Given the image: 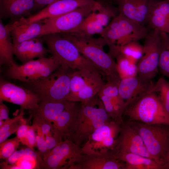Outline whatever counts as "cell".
Segmentation results:
<instances>
[{
    "label": "cell",
    "instance_id": "60d3db41",
    "mask_svg": "<svg viewBox=\"0 0 169 169\" xmlns=\"http://www.w3.org/2000/svg\"><path fill=\"white\" fill-rule=\"evenodd\" d=\"M20 125L19 121L15 122L6 131L0 135V144L7 139L11 135L16 132Z\"/></svg>",
    "mask_w": 169,
    "mask_h": 169
},
{
    "label": "cell",
    "instance_id": "f35d334b",
    "mask_svg": "<svg viewBox=\"0 0 169 169\" xmlns=\"http://www.w3.org/2000/svg\"><path fill=\"white\" fill-rule=\"evenodd\" d=\"M63 140L58 135L53 134L52 135H48L45 136V141L48 150L50 151Z\"/></svg>",
    "mask_w": 169,
    "mask_h": 169
},
{
    "label": "cell",
    "instance_id": "44dd1931",
    "mask_svg": "<svg viewBox=\"0 0 169 169\" xmlns=\"http://www.w3.org/2000/svg\"><path fill=\"white\" fill-rule=\"evenodd\" d=\"M13 23L14 26L11 32L13 45L39 38L44 25L42 20L30 23H22L18 20Z\"/></svg>",
    "mask_w": 169,
    "mask_h": 169
},
{
    "label": "cell",
    "instance_id": "f1b7e54d",
    "mask_svg": "<svg viewBox=\"0 0 169 169\" xmlns=\"http://www.w3.org/2000/svg\"><path fill=\"white\" fill-rule=\"evenodd\" d=\"M160 32L161 45L158 70L168 78L169 82V34L163 32Z\"/></svg>",
    "mask_w": 169,
    "mask_h": 169
},
{
    "label": "cell",
    "instance_id": "4fadbf2b",
    "mask_svg": "<svg viewBox=\"0 0 169 169\" xmlns=\"http://www.w3.org/2000/svg\"><path fill=\"white\" fill-rule=\"evenodd\" d=\"M125 164L110 150L101 153H82L73 161L68 169H125Z\"/></svg>",
    "mask_w": 169,
    "mask_h": 169
},
{
    "label": "cell",
    "instance_id": "7dc6e473",
    "mask_svg": "<svg viewBox=\"0 0 169 169\" xmlns=\"http://www.w3.org/2000/svg\"></svg>",
    "mask_w": 169,
    "mask_h": 169
},
{
    "label": "cell",
    "instance_id": "cb8c5ba5",
    "mask_svg": "<svg viewBox=\"0 0 169 169\" xmlns=\"http://www.w3.org/2000/svg\"><path fill=\"white\" fill-rule=\"evenodd\" d=\"M112 151L118 160L125 164V169H164L162 164L151 158L133 153Z\"/></svg>",
    "mask_w": 169,
    "mask_h": 169
},
{
    "label": "cell",
    "instance_id": "f6af8a7d",
    "mask_svg": "<svg viewBox=\"0 0 169 169\" xmlns=\"http://www.w3.org/2000/svg\"><path fill=\"white\" fill-rule=\"evenodd\" d=\"M164 169H169V148L164 160Z\"/></svg>",
    "mask_w": 169,
    "mask_h": 169
},
{
    "label": "cell",
    "instance_id": "7bdbcfd3",
    "mask_svg": "<svg viewBox=\"0 0 169 169\" xmlns=\"http://www.w3.org/2000/svg\"><path fill=\"white\" fill-rule=\"evenodd\" d=\"M56 0H34V7L33 12L41 10Z\"/></svg>",
    "mask_w": 169,
    "mask_h": 169
},
{
    "label": "cell",
    "instance_id": "8fae6325",
    "mask_svg": "<svg viewBox=\"0 0 169 169\" xmlns=\"http://www.w3.org/2000/svg\"><path fill=\"white\" fill-rule=\"evenodd\" d=\"M121 125L110 120L96 129L81 147L82 153H101L112 150L119 134Z\"/></svg>",
    "mask_w": 169,
    "mask_h": 169
},
{
    "label": "cell",
    "instance_id": "9c48e42d",
    "mask_svg": "<svg viewBox=\"0 0 169 169\" xmlns=\"http://www.w3.org/2000/svg\"><path fill=\"white\" fill-rule=\"evenodd\" d=\"M101 3L83 6L65 14L42 20L43 25L40 37L49 34L68 33L77 27L90 13L97 11Z\"/></svg>",
    "mask_w": 169,
    "mask_h": 169
},
{
    "label": "cell",
    "instance_id": "3957f363",
    "mask_svg": "<svg viewBox=\"0 0 169 169\" xmlns=\"http://www.w3.org/2000/svg\"><path fill=\"white\" fill-rule=\"evenodd\" d=\"M40 38L47 45L51 57L60 66L72 69H87L101 73L73 43L60 34H47Z\"/></svg>",
    "mask_w": 169,
    "mask_h": 169
},
{
    "label": "cell",
    "instance_id": "74e56055",
    "mask_svg": "<svg viewBox=\"0 0 169 169\" xmlns=\"http://www.w3.org/2000/svg\"><path fill=\"white\" fill-rule=\"evenodd\" d=\"M35 130V127L32 125L29 128L26 135V146L33 150L34 147L36 145Z\"/></svg>",
    "mask_w": 169,
    "mask_h": 169
},
{
    "label": "cell",
    "instance_id": "d6986e66",
    "mask_svg": "<svg viewBox=\"0 0 169 169\" xmlns=\"http://www.w3.org/2000/svg\"><path fill=\"white\" fill-rule=\"evenodd\" d=\"M34 7V0H0V18L18 21L31 15Z\"/></svg>",
    "mask_w": 169,
    "mask_h": 169
},
{
    "label": "cell",
    "instance_id": "83f0119b",
    "mask_svg": "<svg viewBox=\"0 0 169 169\" xmlns=\"http://www.w3.org/2000/svg\"><path fill=\"white\" fill-rule=\"evenodd\" d=\"M95 11L90 13L77 27L68 33L88 36H92L96 34H100L104 28L95 20Z\"/></svg>",
    "mask_w": 169,
    "mask_h": 169
},
{
    "label": "cell",
    "instance_id": "5bb4252c",
    "mask_svg": "<svg viewBox=\"0 0 169 169\" xmlns=\"http://www.w3.org/2000/svg\"><path fill=\"white\" fill-rule=\"evenodd\" d=\"M112 150L138 154L155 160L147 149L141 136L127 122H123ZM157 162V161H156Z\"/></svg>",
    "mask_w": 169,
    "mask_h": 169
},
{
    "label": "cell",
    "instance_id": "1f68e13d",
    "mask_svg": "<svg viewBox=\"0 0 169 169\" xmlns=\"http://www.w3.org/2000/svg\"><path fill=\"white\" fill-rule=\"evenodd\" d=\"M152 92L156 93L164 108L169 114V82L161 77L154 84Z\"/></svg>",
    "mask_w": 169,
    "mask_h": 169
},
{
    "label": "cell",
    "instance_id": "30bf717a",
    "mask_svg": "<svg viewBox=\"0 0 169 169\" xmlns=\"http://www.w3.org/2000/svg\"><path fill=\"white\" fill-rule=\"evenodd\" d=\"M144 39L143 54L136 65L137 75L143 79L151 80L158 70L161 45L160 31L150 29Z\"/></svg>",
    "mask_w": 169,
    "mask_h": 169
},
{
    "label": "cell",
    "instance_id": "603a6c76",
    "mask_svg": "<svg viewBox=\"0 0 169 169\" xmlns=\"http://www.w3.org/2000/svg\"><path fill=\"white\" fill-rule=\"evenodd\" d=\"M13 22L4 25L0 19V65L11 66L16 63L13 55V44L11 31Z\"/></svg>",
    "mask_w": 169,
    "mask_h": 169
},
{
    "label": "cell",
    "instance_id": "c3c4849f",
    "mask_svg": "<svg viewBox=\"0 0 169 169\" xmlns=\"http://www.w3.org/2000/svg\"><path fill=\"white\" fill-rule=\"evenodd\" d=\"M168 1H169V0H168Z\"/></svg>",
    "mask_w": 169,
    "mask_h": 169
},
{
    "label": "cell",
    "instance_id": "9a60e30c",
    "mask_svg": "<svg viewBox=\"0 0 169 169\" xmlns=\"http://www.w3.org/2000/svg\"><path fill=\"white\" fill-rule=\"evenodd\" d=\"M95 0H57L47 5L35 14L19 20L22 23L34 22L57 17L85 6L94 4Z\"/></svg>",
    "mask_w": 169,
    "mask_h": 169
},
{
    "label": "cell",
    "instance_id": "ba28073f",
    "mask_svg": "<svg viewBox=\"0 0 169 169\" xmlns=\"http://www.w3.org/2000/svg\"><path fill=\"white\" fill-rule=\"evenodd\" d=\"M60 66L51 57H42L21 65L15 64L8 67L5 75L22 82H31L48 76Z\"/></svg>",
    "mask_w": 169,
    "mask_h": 169
},
{
    "label": "cell",
    "instance_id": "4316f807",
    "mask_svg": "<svg viewBox=\"0 0 169 169\" xmlns=\"http://www.w3.org/2000/svg\"><path fill=\"white\" fill-rule=\"evenodd\" d=\"M108 46L109 54H120L135 64L143 54V45L139 44L138 41L132 42L123 46L110 43Z\"/></svg>",
    "mask_w": 169,
    "mask_h": 169
},
{
    "label": "cell",
    "instance_id": "bcb514c9",
    "mask_svg": "<svg viewBox=\"0 0 169 169\" xmlns=\"http://www.w3.org/2000/svg\"><path fill=\"white\" fill-rule=\"evenodd\" d=\"M168 33L169 34V31H168Z\"/></svg>",
    "mask_w": 169,
    "mask_h": 169
},
{
    "label": "cell",
    "instance_id": "6da1fadb",
    "mask_svg": "<svg viewBox=\"0 0 169 169\" xmlns=\"http://www.w3.org/2000/svg\"><path fill=\"white\" fill-rule=\"evenodd\" d=\"M73 43L80 53L90 60L107 80L119 83L121 79L118 74L114 59L104 50L108 41L102 38H94L73 33H60Z\"/></svg>",
    "mask_w": 169,
    "mask_h": 169
},
{
    "label": "cell",
    "instance_id": "ffe728a7",
    "mask_svg": "<svg viewBox=\"0 0 169 169\" xmlns=\"http://www.w3.org/2000/svg\"><path fill=\"white\" fill-rule=\"evenodd\" d=\"M149 29H156L168 33L169 29V1H157L151 9L145 26Z\"/></svg>",
    "mask_w": 169,
    "mask_h": 169
},
{
    "label": "cell",
    "instance_id": "f546056e",
    "mask_svg": "<svg viewBox=\"0 0 169 169\" xmlns=\"http://www.w3.org/2000/svg\"><path fill=\"white\" fill-rule=\"evenodd\" d=\"M111 56L116 60L117 70L121 79L137 75L136 64L119 54H114Z\"/></svg>",
    "mask_w": 169,
    "mask_h": 169
},
{
    "label": "cell",
    "instance_id": "d4e9b609",
    "mask_svg": "<svg viewBox=\"0 0 169 169\" xmlns=\"http://www.w3.org/2000/svg\"><path fill=\"white\" fill-rule=\"evenodd\" d=\"M101 74L99 72L87 69H73L71 77L70 92L67 100L74 102L78 92L84 89Z\"/></svg>",
    "mask_w": 169,
    "mask_h": 169
},
{
    "label": "cell",
    "instance_id": "484cf974",
    "mask_svg": "<svg viewBox=\"0 0 169 169\" xmlns=\"http://www.w3.org/2000/svg\"><path fill=\"white\" fill-rule=\"evenodd\" d=\"M76 103L68 100L57 102L40 101L36 107L30 110L37 112L48 121L53 123L64 110Z\"/></svg>",
    "mask_w": 169,
    "mask_h": 169
},
{
    "label": "cell",
    "instance_id": "e0dca14e",
    "mask_svg": "<svg viewBox=\"0 0 169 169\" xmlns=\"http://www.w3.org/2000/svg\"><path fill=\"white\" fill-rule=\"evenodd\" d=\"M154 84L151 80L136 75L121 79L118 88L119 94L126 107L144 95L152 92Z\"/></svg>",
    "mask_w": 169,
    "mask_h": 169
},
{
    "label": "cell",
    "instance_id": "4dcf8cb0",
    "mask_svg": "<svg viewBox=\"0 0 169 169\" xmlns=\"http://www.w3.org/2000/svg\"><path fill=\"white\" fill-rule=\"evenodd\" d=\"M101 3V6L94 12L96 21L104 27L106 26L111 19L119 14L117 8H115L108 3Z\"/></svg>",
    "mask_w": 169,
    "mask_h": 169
},
{
    "label": "cell",
    "instance_id": "2e32d148",
    "mask_svg": "<svg viewBox=\"0 0 169 169\" xmlns=\"http://www.w3.org/2000/svg\"><path fill=\"white\" fill-rule=\"evenodd\" d=\"M119 13L136 23L145 26L156 0H113Z\"/></svg>",
    "mask_w": 169,
    "mask_h": 169
},
{
    "label": "cell",
    "instance_id": "7c38bea8",
    "mask_svg": "<svg viewBox=\"0 0 169 169\" xmlns=\"http://www.w3.org/2000/svg\"><path fill=\"white\" fill-rule=\"evenodd\" d=\"M3 101L19 105L20 108L29 110L36 107L40 100L38 95L30 90L1 78L0 103Z\"/></svg>",
    "mask_w": 169,
    "mask_h": 169
},
{
    "label": "cell",
    "instance_id": "7402d4cb",
    "mask_svg": "<svg viewBox=\"0 0 169 169\" xmlns=\"http://www.w3.org/2000/svg\"><path fill=\"white\" fill-rule=\"evenodd\" d=\"M80 107L76 103L64 110L53 123V132L62 140L69 139L77 116Z\"/></svg>",
    "mask_w": 169,
    "mask_h": 169
},
{
    "label": "cell",
    "instance_id": "ee69618b",
    "mask_svg": "<svg viewBox=\"0 0 169 169\" xmlns=\"http://www.w3.org/2000/svg\"><path fill=\"white\" fill-rule=\"evenodd\" d=\"M0 103V120H4L9 118L8 116L9 109L3 102Z\"/></svg>",
    "mask_w": 169,
    "mask_h": 169
},
{
    "label": "cell",
    "instance_id": "8d00e7d4",
    "mask_svg": "<svg viewBox=\"0 0 169 169\" xmlns=\"http://www.w3.org/2000/svg\"><path fill=\"white\" fill-rule=\"evenodd\" d=\"M36 146L38 149V152L43 159L44 156L49 152L46 146L45 137L42 134L38 133L36 136Z\"/></svg>",
    "mask_w": 169,
    "mask_h": 169
},
{
    "label": "cell",
    "instance_id": "52a82bcc",
    "mask_svg": "<svg viewBox=\"0 0 169 169\" xmlns=\"http://www.w3.org/2000/svg\"><path fill=\"white\" fill-rule=\"evenodd\" d=\"M150 30L119 13L104 28L100 35L110 43L123 46L144 39Z\"/></svg>",
    "mask_w": 169,
    "mask_h": 169
},
{
    "label": "cell",
    "instance_id": "d6a6232c",
    "mask_svg": "<svg viewBox=\"0 0 169 169\" xmlns=\"http://www.w3.org/2000/svg\"><path fill=\"white\" fill-rule=\"evenodd\" d=\"M28 112L33 118V125L35 126L36 129L40 131L45 137L47 135H50V132L53 130L52 123L48 121L42 115L35 111L29 110Z\"/></svg>",
    "mask_w": 169,
    "mask_h": 169
},
{
    "label": "cell",
    "instance_id": "7a4b0ae2",
    "mask_svg": "<svg viewBox=\"0 0 169 169\" xmlns=\"http://www.w3.org/2000/svg\"><path fill=\"white\" fill-rule=\"evenodd\" d=\"M110 120L97 94L81 102L68 139L80 146L95 130Z\"/></svg>",
    "mask_w": 169,
    "mask_h": 169
},
{
    "label": "cell",
    "instance_id": "b9f144b4",
    "mask_svg": "<svg viewBox=\"0 0 169 169\" xmlns=\"http://www.w3.org/2000/svg\"><path fill=\"white\" fill-rule=\"evenodd\" d=\"M24 149H22L19 151H16L10 156L5 159V162L8 164L16 163L23 156Z\"/></svg>",
    "mask_w": 169,
    "mask_h": 169
},
{
    "label": "cell",
    "instance_id": "d590c367",
    "mask_svg": "<svg viewBox=\"0 0 169 169\" xmlns=\"http://www.w3.org/2000/svg\"><path fill=\"white\" fill-rule=\"evenodd\" d=\"M19 126L16 132V136L23 145L26 146V135L30 126L27 124V120L24 118L19 121Z\"/></svg>",
    "mask_w": 169,
    "mask_h": 169
},
{
    "label": "cell",
    "instance_id": "e575fe53",
    "mask_svg": "<svg viewBox=\"0 0 169 169\" xmlns=\"http://www.w3.org/2000/svg\"><path fill=\"white\" fill-rule=\"evenodd\" d=\"M24 110L20 108L18 115L13 118H9L3 120H0V135L7 131L15 122L21 120L23 118Z\"/></svg>",
    "mask_w": 169,
    "mask_h": 169
},
{
    "label": "cell",
    "instance_id": "836d02e7",
    "mask_svg": "<svg viewBox=\"0 0 169 169\" xmlns=\"http://www.w3.org/2000/svg\"><path fill=\"white\" fill-rule=\"evenodd\" d=\"M21 142L17 136L0 144V158L5 159L17 151Z\"/></svg>",
    "mask_w": 169,
    "mask_h": 169
},
{
    "label": "cell",
    "instance_id": "5b68a950",
    "mask_svg": "<svg viewBox=\"0 0 169 169\" xmlns=\"http://www.w3.org/2000/svg\"><path fill=\"white\" fill-rule=\"evenodd\" d=\"M123 114L128 117V121L149 125H169V114L154 92L144 95L128 105Z\"/></svg>",
    "mask_w": 169,
    "mask_h": 169
},
{
    "label": "cell",
    "instance_id": "ac0fdd59",
    "mask_svg": "<svg viewBox=\"0 0 169 169\" xmlns=\"http://www.w3.org/2000/svg\"><path fill=\"white\" fill-rule=\"evenodd\" d=\"M41 38H37L13 45V54L22 64L36 58L45 57L49 53L48 49L44 45Z\"/></svg>",
    "mask_w": 169,
    "mask_h": 169
},
{
    "label": "cell",
    "instance_id": "277c9868",
    "mask_svg": "<svg viewBox=\"0 0 169 169\" xmlns=\"http://www.w3.org/2000/svg\"><path fill=\"white\" fill-rule=\"evenodd\" d=\"M72 70L60 66L45 78L32 82L22 83L23 87L38 95L40 101L57 102L67 100Z\"/></svg>",
    "mask_w": 169,
    "mask_h": 169
},
{
    "label": "cell",
    "instance_id": "8992f818",
    "mask_svg": "<svg viewBox=\"0 0 169 169\" xmlns=\"http://www.w3.org/2000/svg\"><path fill=\"white\" fill-rule=\"evenodd\" d=\"M127 122L141 136L156 161L164 166V160L169 148V125H149L134 121Z\"/></svg>",
    "mask_w": 169,
    "mask_h": 169
},
{
    "label": "cell",
    "instance_id": "ab89813d",
    "mask_svg": "<svg viewBox=\"0 0 169 169\" xmlns=\"http://www.w3.org/2000/svg\"><path fill=\"white\" fill-rule=\"evenodd\" d=\"M21 158L31 161L42 160L38 152L35 151L28 147L24 149V155Z\"/></svg>",
    "mask_w": 169,
    "mask_h": 169
}]
</instances>
